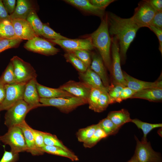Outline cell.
Listing matches in <instances>:
<instances>
[{"instance_id":"cell-34","label":"cell","mask_w":162,"mask_h":162,"mask_svg":"<svg viewBox=\"0 0 162 162\" xmlns=\"http://www.w3.org/2000/svg\"><path fill=\"white\" fill-rule=\"evenodd\" d=\"M107 137V136L104 132L98 126L91 137L83 143V146L85 148H92L101 139Z\"/></svg>"},{"instance_id":"cell-32","label":"cell","mask_w":162,"mask_h":162,"mask_svg":"<svg viewBox=\"0 0 162 162\" xmlns=\"http://www.w3.org/2000/svg\"><path fill=\"white\" fill-rule=\"evenodd\" d=\"M98 124H93L78 130L76 135L79 142H84L92 136L98 127Z\"/></svg>"},{"instance_id":"cell-38","label":"cell","mask_w":162,"mask_h":162,"mask_svg":"<svg viewBox=\"0 0 162 162\" xmlns=\"http://www.w3.org/2000/svg\"><path fill=\"white\" fill-rule=\"evenodd\" d=\"M110 104L108 92H102L99 99L95 112H100L105 110Z\"/></svg>"},{"instance_id":"cell-2","label":"cell","mask_w":162,"mask_h":162,"mask_svg":"<svg viewBox=\"0 0 162 162\" xmlns=\"http://www.w3.org/2000/svg\"><path fill=\"white\" fill-rule=\"evenodd\" d=\"M90 37L94 47L98 51L105 67L110 72L112 39L109 32L107 13L101 19L99 26L91 34Z\"/></svg>"},{"instance_id":"cell-33","label":"cell","mask_w":162,"mask_h":162,"mask_svg":"<svg viewBox=\"0 0 162 162\" xmlns=\"http://www.w3.org/2000/svg\"><path fill=\"white\" fill-rule=\"evenodd\" d=\"M44 142L45 145L58 147L69 152H71L65 146L55 135L43 132Z\"/></svg>"},{"instance_id":"cell-9","label":"cell","mask_w":162,"mask_h":162,"mask_svg":"<svg viewBox=\"0 0 162 162\" xmlns=\"http://www.w3.org/2000/svg\"><path fill=\"white\" fill-rule=\"evenodd\" d=\"M26 84L18 83L5 85V95L0 104V112L7 110L17 102L23 99Z\"/></svg>"},{"instance_id":"cell-39","label":"cell","mask_w":162,"mask_h":162,"mask_svg":"<svg viewBox=\"0 0 162 162\" xmlns=\"http://www.w3.org/2000/svg\"><path fill=\"white\" fill-rule=\"evenodd\" d=\"M22 41L19 38L0 40V53L6 50L18 47Z\"/></svg>"},{"instance_id":"cell-36","label":"cell","mask_w":162,"mask_h":162,"mask_svg":"<svg viewBox=\"0 0 162 162\" xmlns=\"http://www.w3.org/2000/svg\"><path fill=\"white\" fill-rule=\"evenodd\" d=\"M102 92L98 89L91 88L87 98L88 104H89V108L90 109L94 111Z\"/></svg>"},{"instance_id":"cell-3","label":"cell","mask_w":162,"mask_h":162,"mask_svg":"<svg viewBox=\"0 0 162 162\" xmlns=\"http://www.w3.org/2000/svg\"><path fill=\"white\" fill-rule=\"evenodd\" d=\"M0 141L5 145H9L10 151L14 153L27 152V148L23 133L18 126L8 128L5 134L0 136Z\"/></svg>"},{"instance_id":"cell-31","label":"cell","mask_w":162,"mask_h":162,"mask_svg":"<svg viewBox=\"0 0 162 162\" xmlns=\"http://www.w3.org/2000/svg\"><path fill=\"white\" fill-rule=\"evenodd\" d=\"M64 57L67 62L71 64L80 73H84L88 68L84 63L72 52H66Z\"/></svg>"},{"instance_id":"cell-50","label":"cell","mask_w":162,"mask_h":162,"mask_svg":"<svg viewBox=\"0 0 162 162\" xmlns=\"http://www.w3.org/2000/svg\"><path fill=\"white\" fill-rule=\"evenodd\" d=\"M5 95V85L0 83V104L4 100Z\"/></svg>"},{"instance_id":"cell-30","label":"cell","mask_w":162,"mask_h":162,"mask_svg":"<svg viewBox=\"0 0 162 162\" xmlns=\"http://www.w3.org/2000/svg\"><path fill=\"white\" fill-rule=\"evenodd\" d=\"M0 83L4 85L17 83L14 74L13 65L11 61L0 77Z\"/></svg>"},{"instance_id":"cell-8","label":"cell","mask_w":162,"mask_h":162,"mask_svg":"<svg viewBox=\"0 0 162 162\" xmlns=\"http://www.w3.org/2000/svg\"><path fill=\"white\" fill-rule=\"evenodd\" d=\"M156 12L148 0H142L138 3L131 18L140 28L143 27L148 28Z\"/></svg>"},{"instance_id":"cell-52","label":"cell","mask_w":162,"mask_h":162,"mask_svg":"<svg viewBox=\"0 0 162 162\" xmlns=\"http://www.w3.org/2000/svg\"><path fill=\"white\" fill-rule=\"evenodd\" d=\"M158 134L162 137V128L159 129L158 131Z\"/></svg>"},{"instance_id":"cell-22","label":"cell","mask_w":162,"mask_h":162,"mask_svg":"<svg viewBox=\"0 0 162 162\" xmlns=\"http://www.w3.org/2000/svg\"><path fill=\"white\" fill-rule=\"evenodd\" d=\"M131 98L143 99L151 102H161L162 88H152L140 90L136 92Z\"/></svg>"},{"instance_id":"cell-13","label":"cell","mask_w":162,"mask_h":162,"mask_svg":"<svg viewBox=\"0 0 162 162\" xmlns=\"http://www.w3.org/2000/svg\"><path fill=\"white\" fill-rule=\"evenodd\" d=\"M15 33L17 37L22 40H31L38 36L31 25L26 20L16 19L11 20Z\"/></svg>"},{"instance_id":"cell-49","label":"cell","mask_w":162,"mask_h":162,"mask_svg":"<svg viewBox=\"0 0 162 162\" xmlns=\"http://www.w3.org/2000/svg\"><path fill=\"white\" fill-rule=\"evenodd\" d=\"M148 1L156 12L162 10V0H149Z\"/></svg>"},{"instance_id":"cell-41","label":"cell","mask_w":162,"mask_h":162,"mask_svg":"<svg viewBox=\"0 0 162 162\" xmlns=\"http://www.w3.org/2000/svg\"><path fill=\"white\" fill-rule=\"evenodd\" d=\"M29 128L32 133L37 146L41 149L45 145L43 132L33 129L29 126Z\"/></svg>"},{"instance_id":"cell-26","label":"cell","mask_w":162,"mask_h":162,"mask_svg":"<svg viewBox=\"0 0 162 162\" xmlns=\"http://www.w3.org/2000/svg\"><path fill=\"white\" fill-rule=\"evenodd\" d=\"M41 149L44 153L65 157L72 161L79 160L78 157L72 151L69 152L58 147L45 145Z\"/></svg>"},{"instance_id":"cell-51","label":"cell","mask_w":162,"mask_h":162,"mask_svg":"<svg viewBox=\"0 0 162 162\" xmlns=\"http://www.w3.org/2000/svg\"><path fill=\"white\" fill-rule=\"evenodd\" d=\"M130 159L131 160V162H138L136 157L134 154V155Z\"/></svg>"},{"instance_id":"cell-14","label":"cell","mask_w":162,"mask_h":162,"mask_svg":"<svg viewBox=\"0 0 162 162\" xmlns=\"http://www.w3.org/2000/svg\"><path fill=\"white\" fill-rule=\"evenodd\" d=\"M74 96L85 99L87 100L91 88L82 82L70 80L60 87Z\"/></svg>"},{"instance_id":"cell-18","label":"cell","mask_w":162,"mask_h":162,"mask_svg":"<svg viewBox=\"0 0 162 162\" xmlns=\"http://www.w3.org/2000/svg\"><path fill=\"white\" fill-rule=\"evenodd\" d=\"M79 74L82 82L91 88L98 89L102 92H108V89L104 86L100 78L90 68L84 73L79 72Z\"/></svg>"},{"instance_id":"cell-10","label":"cell","mask_w":162,"mask_h":162,"mask_svg":"<svg viewBox=\"0 0 162 162\" xmlns=\"http://www.w3.org/2000/svg\"><path fill=\"white\" fill-rule=\"evenodd\" d=\"M136 144L134 154L138 162H162L160 153L155 151L150 142H143L135 136Z\"/></svg>"},{"instance_id":"cell-21","label":"cell","mask_w":162,"mask_h":162,"mask_svg":"<svg viewBox=\"0 0 162 162\" xmlns=\"http://www.w3.org/2000/svg\"><path fill=\"white\" fill-rule=\"evenodd\" d=\"M36 86L40 98H52L75 97L60 88H55L47 87L40 84L38 82Z\"/></svg>"},{"instance_id":"cell-42","label":"cell","mask_w":162,"mask_h":162,"mask_svg":"<svg viewBox=\"0 0 162 162\" xmlns=\"http://www.w3.org/2000/svg\"><path fill=\"white\" fill-rule=\"evenodd\" d=\"M136 92L127 86L124 87L122 90L117 102L120 103L123 100L129 98H131Z\"/></svg>"},{"instance_id":"cell-23","label":"cell","mask_w":162,"mask_h":162,"mask_svg":"<svg viewBox=\"0 0 162 162\" xmlns=\"http://www.w3.org/2000/svg\"><path fill=\"white\" fill-rule=\"evenodd\" d=\"M35 10L32 3L27 0H18L14 12L10 15L11 20L20 19L26 20L32 11Z\"/></svg>"},{"instance_id":"cell-45","label":"cell","mask_w":162,"mask_h":162,"mask_svg":"<svg viewBox=\"0 0 162 162\" xmlns=\"http://www.w3.org/2000/svg\"><path fill=\"white\" fill-rule=\"evenodd\" d=\"M115 1L114 0H89L90 2L94 6L104 10H105L110 4Z\"/></svg>"},{"instance_id":"cell-20","label":"cell","mask_w":162,"mask_h":162,"mask_svg":"<svg viewBox=\"0 0 162 162\" xmlns=\"http://www.w3.org/2000/svg\"><path fill=\"white\" fill-rule=\"evenodd\" d=\"M22 130L27 145V152L30 153L33 156L43 155L44 152L41 149L36 146L32 133L29 129V125L26 121L18 125Z\"/></svg>"},{"instance_id":"cell-15","label":"cell","mask_w":162,"mask_h":162,"mask_svg":"<svg viewBox=\"0 0 162 162\" xmlns=\"http://www.w3.org/2000/svg\"><path fill=\"white\" fill-rule=\"evenodd\" d=\"M122 73L126 86L136 92L152 88H162V81L161 79L154 82H146L136 79L124 71H123Z\"/></svg>"},{"instance_id":"cell-7","label":"cell","mask_w":162,"mask_h":162,"mask_svg":"<svg viewBox=\"0 0 162 162\" xmlns=\"http://www.w3.org/2000/svg\"><path fill=\"white\" fill-rule=\"evenodd\" d=\"M111 39L112 59L110 72L111 76V83L119 84L126 86V82L124 78L121 66V59L118 41L116 36H112Z\"/></svg>"},{"instance_id":"cell-46","label":"cell","mask_w":162,"mask_h":162,"mask_svg":"<svg viewBox=\"0 0 162 162\" xmlns=\"http://www.w3.org/2000/svg\"><path fill=\"white\" fill-rule=\"evenodd\" d=\"M2 2L9 15L12 14L14 11L16 7V0H4Z\"/></svg>"},{"instance_id":"cell-27","label":"cell","mask_w":162,"mask_h":162,"mask_svg":"<svg viewBox=\"0 0 162 162\" xmlns=\"http://www.w3.org/2000/svg\"><path fill=\"white\" fill-rule=\"evenodd\" d=\"M131 122L134 124L139 129L142 130L143 135L141 141L143 142L147 141V135L151 130L154 128L162 127L161 123H149L142 122L137 118L132 119Z\"/></svg>"},{"instance_id":"cell-16","label":"cell","mask_w":162,"mask_h":162,"mask_svg":"<svg viewBox=\"0 0 162 162\" xmlns=\"http://www.w3.org/2000/svg\"><path fill=\"white\" fill-rule=\"evenodd\" d=\"M37 82L36 78H35L26 83L23 96V100L34 109L42 106L37 88Z\"/></svg>"},{"instance_id":"cell-44","label":"cell","mask_w":162,"mask_h":162,"mask_svg":"<svg viewBox=\"0 0 162 162\" xmlns=\"http://www.w3.org/2000/svg\"><path fill=\"white\" fill-rule=\"evenodd\" d=\"M150 26L162 29V10L156 12Z\"/></svg>"},{"instance_id":"cell-24","label":"cell","mask_w":162,"mask_h":162,"mask_svg":"<svg viewBox=\"0 0 162 162\" xmlns=\"http://www.w3.org/2000/svg\"><path fill=\"white\" fill-rule=\"evenodd\" d=\"M107 117L116 125L120 128L125 123L131 122L132 120L130 113L125 109L110 112Z\"/></svg>"},{"instance_id":"cell-28","label":"cell","mask_w":162,"mask_h":162,"mask_svg":"<svg viewBox=\"0 0 162 162\" xmlns=\"http://www.w3.org/2000/svg\"><path fill=\"white\" fill-rule=\"evenodd\" d=\"M26 20L30 24L37 35L42 36L43 23L39 18L35 10L30 13Z\"/></svg>"},{"instance_id":"cell-53","label":"cell","mask_w":162,"mask_h":162,"mask_svg":"<svg viewBox=\"0 0 162 162\" xmlns=\"http://www.w3.org/2000/svg\"><path fill=\"white\" fill-rule=\"evenodd\" d=\"M131 159H130L129 160H128V162H131Z\"/></svg>"},{"instance_id":"cell-19","label":"cell","mask_w":162,"mask_h":162,"mask_svg":"<svg viewBox=\"0 0 162 162\" xmlns=\"http://www.w3.org/2000/svg\"><path fill=\"white\" fill-rule=\"evenodd\" d=\"M66 3L88 14L98 16L101 19L105 15V10L98 8L88 0H65Z\"/></svg>"},{"instance_id":"cell-47","label":"cell","mask_w":162,"mask_h":162,"mask_svg":"<svg viewBox=\"0 0 162 162\" xmlns=\"http://www.w3.org/2000/svg\"><path fill=\"white\" fill-rule=\"evenodd\" d=\"M157 36L159 42V50L162 54V29L150 26L148 27Z\"/></svg>"},{"instance_id":"cell-37","label":"cell","mask_w":162,"mask_h":162,"mask_svg":"<svg viewBox=\"0 0 162 162\" xmlns=\"http://www.w3.org/2000/svg\"><path fill=\"white\" fill-rule=\"evenodd\" d=\"M42 36L49 40H61L68 38L55 32L46 24H43Z\"/></svg>"},{"instance_id":"cell-6","label":"cell","mask_w":162,"mask_h":162,"mask_svg":"<svg viewBox=\"0 0 162 162\" xmlns=\"http://www.w3.org/2000/svg\"><path fill=\"white\" fill-rule=\"evenodd\" d=\"M17 83H26L30 80L36 78L37 74L31 64L17 56L10 59Z\"/></svg>"},{"instance_id":"cell-43","label":"cell","mask_w":162,"mask_h":162,"mask_svg":"<svg viewBox=\"0 0 162 162\" xmlns=\"http://www.w3.org/2000/svg\"><path fill=\"white\" fill-rule=\"evenodd\" d=\"M19 158V154L4 150L0 162H16Z\"/></svg>"},{"instance_id":"cell-25","label":"cell","mask_w":162,"mask_h":162,"mask_svg":"<svg viewBox=\"0 0 162 162\" xmlns=\"http://www.w3.org/2000/svg\"><path fill=\"white\" fill-rule=\"evenodd\" d=\"M16 38H18L15 33L11 20L0 19V40Z\"/></svg>"},{"instance_id":"cell-29","label":"cell","mask_w":162,"mask_h":162,"mask_svg":"<svg viewBox=\"0 0 162 162\" xmlns=\"http://www.w3.org/2000/svg\"><path fill=\"white\" fill-rule=\"evenodd\" d=\"M97 124L107 136L116 134L120 128L116 125L107 117L100 120Z\"/></svg>"},{"instance_id":"cell-12","label":"cell","mask_w":162,"mask_h":162,"mask_svg":"<svg viewBox=\"0 0 162 162\" xmlns=\"http://www.w3.org/2000/svg\"><path fill=\"white\" fill-rule=\"evenodd\" d=\"M52 43L60 46L66 52H73L80 50L90 51L94 47L90 37L85 39H70L61 40H49Z\"/></svg>"},{"instance_id":"cell-5","label":"cell","mask_w":162,"mask_h":162,"mask_svg":"<svg viewBox=\"0 0 162 162\" xmlns=\"http://www.w3.org/2000/svg\"><path fill=\"white\" fill-rule=\"evenodd\" d=\"M33 109L23 99L19 100L7 110L4 124L8 128L20 125L25 121L27 114Z\"/></svg>"},{"instance_id":"cell-4","label":"cell","mask_w":162,"mask_h":162,"mask_svg":"<svg viewBox=\"0 0 162 162\" xmlns=\"http://www.w3.org/2000/svg\"><path fill=\"white\" fill-rule=\"evenodd\" d=\"M40 101L42 106H54L61 112L66 113L71 112L78 106L88 103L87 99L76 97L52 98H40Z\"/></svg>"},{"instance_id":"cell-48","label":"cell","mask_w":162,"mask_h":162,"mask_svg":"<svg viewBox=\"0 0 162 162\" xmlns=\"http://www.w3.org/2000/svg\"><path fill=\"white\" fill-rule=\"evenodd\" d=\"M0 19H8L11 20L10 15L4 6L2 1L0 0Z\"/></svg>"},{"instance_id":"cell-40","label":"cell","mask_w":162,"mask_h":162,"mask_svg":"<svg viewBox=\"0 0 162 162\" xmlns=\"http://www.w3.org/2000/svg\"><path fill=\"white\" fill-rule=\"evenodd\" d=\"M73 52L84 63L88 68H90L92 58L89 51L86 50H80Z\"/></svg>"},{"instance_id":"cell-35","label":"cell","mask_w":162,"mask_h":162,"mask_svg":"<svg viewBox=\"0 0 162 162\" xmlns=\"http://www.w3.org/2000/svg\"><path fill=\"white\" fill-rule=\"evenodd\" d=\"M124 86L119 84L111 83L108 88V93L110 104L117 102V101L122 89Z\"/></svg>"},{"instance_id":"cell-1","label":"cell","mask_w":162,"mask_h":162,"mask_svg":"<svg viewBox=\"0 0 162 162\" xmlns=\"http://www.w3.org/2000/svg\"><path fill=\"white\" fill-rule=\"evenodd\" d=\"M107 16L110 35L117 38L121 62L124 63L127 50L140 28L131 17L122 18L111 12L107 13Z\"/></svg>"},{"instance_id":"cell-17","label":"cell","mask_w":162,"mask_h":162,"mask_svg":"<svg viewBox=\"0 0 162 162\" xmlns=\"http://www.w3.org/2000/svg\"><path fill=\"white\" fill-rule=\"evenodd\" d=\"M105 67L101 56L95 52L93 53L90 68L99 76L104 86L108 89L109 81Z\"/></svg>"},{"instance_id":"cell-11","label":"cell","mask_w":162,"mask_h":162,"mask_svg":"<svg viewBox=\"0 0 162 162\" xmlns=\"http://www.w3.org/2000/svg\"><path fill=\"white\" fill-rule=\"evenodd\" d=\"M24 47L28 51L47 56L56 54L60 51L54 46L53 43L39 36L28 40Z\"/></svg>"}]
</instances>
